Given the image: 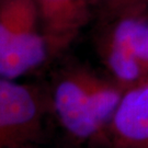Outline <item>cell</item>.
<instances>
[{"instance_id": "obj_1", "label": "cell", "mask_w": 148, "mask_h": 148, "mask_svg": "<svg viewBox=\"0 0 148 148\" xmlns=\"http://www.w3.org/2000/svg\"><path fill=\"white\" fill-rule=\"evenodd\" d=\"M124 91L89 69L65 71L54 87L52 104L60 124L80 140L100 139Z\"/></svg>"}, {"instance_id": "obj_2", "label": "cell", "mask_w": 148, "mask_h": 148, "mask_svg": "<svg viewBox=\"0 0 148 148\" xmlns=\"http://www.w3.org/2000/svg\"><path fill=\"white\" fill-rule=\"evenodd\" d=\"M100 53L106 69L123 91L148 80V16L111 20Z\"/></svg>"}, {"instance_id": "obj_3", "label": "cell", "mask_w": 148, "mask_h": 148, "mask_svg": "<svg viewBox=\"0 0 148 148\" xmlns=\"http://www.w3.org/2000/svg\"><path fill=\"white\" fill-rule=\"evenodd\" d=\"M45 106L36 90L0 77V148H22L42 132Z\"/></svg>"}, {"instance_id": "obj_4", "label": "cell", "mask_w": 148, "mask_h": 148, "mask_svg": "<svg viewBox=\"0 0 148 148\" xmlns=\"http://www.w3.org/2000/svg\"><path fill=\"white\" fill-rule=\"evenodd\" d=\"M36 5L41 31L52 55L74 42L100 0H36Z\"/></svg>"}, {"instance_id": "obj_5", "label": "cell", "mask_w": 148, "mask_h": 148, "mask_svg": "<svg viewBox=\"0 0 148 148\" xmlns=\"http://www.w3.org/2000/svg\"><path fill=\"white\" fill-rule=\"evenodd\" d=\"M103 137L113 148H148V80L124 91Z\"/></svg>"}, {"instance_id": "obj_6", "label": "cell", "mask_w": 148, "mask_h": 148, "mask_svg": "<svg viewBox=\"0 0 148 148\" xmlns=\"http://www.w3.org/2000/svg\"><path fill=\"white\" fill-rule=\"evenodd\" d=\"M49 56L42 32L25 35L0 34V77L14 80L38 67Z\"/></svg>"}, {"instance_id": "obj_7", "label": "cell", "mask_w": 148, "mask_h": 148, "mask_svg": "<svg viewBox=\"0 0 148 148\" xmlns=\"http://www.w3.org/2000/svg\"><path fill=\"white\" fill-rule=\"evenodd\" d=\"M102 14L111 21L117 18L145 14L148 10V0H100Z\"/></svg>"}, {"instance_id": "obj_8", "label": "cell", "mask_w": 148, "mask_h": 148, "mask_svg": "<svg viewBox=\"0 0 148 148\" xmlns=\"http://www.w3.org/2000/svg\"><path fill=\"white\" fill-rule=\"evenodd\" d=\"M1 1H2V0H0V2H1Z\"/></svg>"}]
</instances>
